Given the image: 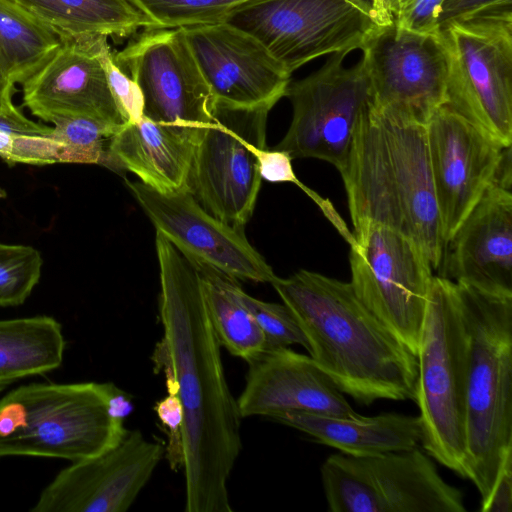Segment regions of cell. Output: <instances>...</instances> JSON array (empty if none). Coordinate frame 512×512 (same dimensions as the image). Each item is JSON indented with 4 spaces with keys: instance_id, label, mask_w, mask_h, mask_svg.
<instances>
[{
    "instance_id": "cell-1",
    "label": "cell",
    "mask_w": 512,
    "mask_h": 512,
    "mask_svg": "<svg viewBox=\"0 0 512 512\" xmlns=\"http://www.w3.org/2000/svg\"><path fill=\"white\" fill-rule=\"evenodd\" d=\"M163 336L152 353L178 394L186 512H232L228 480L242 449L241 415L224 372L197 265L156 232Z\"/></svg>"
},
{
    "instance_id": "cell-2",
    "label": "cell",
    "mask_w": 512,
    "mask_h": 512,
    "mask_svg": "<svg viewBox=\"0 0 512 512\" xmlns=\"http://www.w3.org/2000/svg\"><path fill=\"white\" fill-rule=\"evenodd\" d=\"M302 328L307 352L357 403L416 401L418 360L358 298L350 282L300 269L270 283Z\"/></svg>"
},
{
    "instance_id": "cell-3",
    "label": "cell",
    "mask_w": 512,
    "mask_h": 512,
    "mask_svg": "<svg viewBox=\"0 0 512 512\" xmlns=\"http://www.w3.org/2000/svg\"><path fill=\"white\" fill-rule=\"evenodd\" d=\"M339 173L354 229L376 224L394 230L414 241L438 270L445 243L425 125L370 107L358 122Z\"/></svg>"
},
{
    "instance_id": "cell-4",
    "label": "cell",
    "mask_w": 512,
    "mask_h": 512,
    "mask_svg": "<svg viewBox=\"0 0 512 512\" xmlns=\"http://www.w3.org/2000/svg\"><path fill=\"white\" fill-rule=\"evenodd\" d=\"M454 284L467 341L465 475L483 504L512 466V296Z\"/></svg>"
},
{
    "instance_id": "cell-5",
    "label": "cell",
    "mask_w": 512,
    "mask_h": 512,
    "mask_svg": "<svg viewBox=\"0 0 512 512\" xmlns=\"http://www.w3.org/2000/svg\"><path fill=\"white\" fill-rule=\"evenodd\" d=\"M131 398L110 382L30 383L0 398V458L80 461L128 433Z\"/></svg>"
},
{
    "instance_id": "cell-6",
    "label": "cell",
    "mask_w": 512,
    "mask_h": 512,
    "mask_svg": "<svg viewBox=\"0 0 512 512\" xmlns=\"http://www.w3.org/2000/svg\"><path fill=\"white\" fill-rule=\"evenodd\" d=\"M421 445L466 479L467 341L454 281L434 275L417 349Z\"/></svg>"
},
{
    "instance_id": "cell-7",
    "label": "cell",
    "mask_w": 512,
    "mask_h": 512,
    "mask_svg": "<svg viewBox=\"0 0 512 512\" xmlns=\"http://www.w3.org/2000/svg\"><path fill=\"white\" fill-rule=\"evenodd\" d=\"M331 512H464L462 492L415 447L369 456L336 453L320 468Z\"/></svg>"
},
{
    "instance_id": "cell-8",
    "label": "cell",
    "mask_w": 512,
    "mask_h": 512,
    "mask_svg": "<svg viewBox=\"0 0 512 512\" xmlns=\"http://www.w3.org/2000/svg\"><path fill=\"white\" fill-rule=\"evenodd\" d=\"M222 22L253 36L290 75L320 56L361 50L379 26L369 0H252Z\"/></svg>"
},
{
    "instance_id": "cell-9",
    "label": "cell",
    "mask_w": 512,
    "mask_h": 512,
    "mask_svg": "<svg viewBox=\"0 0 512 512\" xmlns=\"http://www.w3.org/2000/svg\"><path fill=\"white\" fill-rule=\"evenodd\" d=\"M348 243L356 295L417 355L434 277L429 259L411 239L376 224L354 229Z\"/></svg>"
},
{
    "instance_id": "cell-10",
    "label": "cell",
    "mask_w": 512,
    "mask_h": 512,
    "mask_svg": "<svg viewBox=\"0 0 512 512\" xmlns=\"http://www.w3.org/2000/svg\"><path fill=\"white\" fill-rule=\"evenodd\" d=\"M269 108L215 104L201 129L187 190L212 215L244 230L261 186L257 150L265 147Z\"/></svg>"
},
{
    "instance_id": "cell-11",
    "label": "cell",
    "mask_w": 512,
    "mask_h": 512,
    "mask_svg": "<svg viewBox=\"0 0 512 512\" xmlns=\"http://www.w3.org/2000/svg\"><path fill=\"white\" fill-rule=\"evenodd\" d=\"M449 77L444 105L502 147L512 143V21L455 23L440 32Z\"/></svg>"
},
{
    "instance_id": "cell-12",
    "label": "cell",
    "mask_w": 512,
    "mask_h": 512,
    "mask_svg": "<svg viewBox=\"0 0 512 512\" xmlns=\"http://www.w3.org/2000/svg\"><path fill=\"white\" fill-rule=\"evenodd\" d=\"M361 51L373 111L426 125L445 104L450 59L440 33L416 32L393 20L379 25Z\"/></svg>"
},
{
    "instance_id": "cell-13",
    "label": "cell",
    "mask_w": 512,
    "mask_h": 512,
    "mask_svg": "<svg viewBox=\"0 0 512 512\" xmlns=\"http://www.w3.org/2000/svg\"><path fill=\"white\" fill-rule=\"evenodd\" d=\"M347 53H334L315 72L289 83L290 126L275 147L292 157L314 158L343 167L362 115L371 107L362 60L345 66Z\"/></svg>"
},
{
    "instance_id": "cell-14",
    "label": "cell",
    "mask_w": 512,
    "mask_h": 512,
    "mask_svg": "<svg viewBox=\"0 0 512 512\" xmlns=\"http://www.w3.org/2000/svg\"><path fill=\"white\" fill-rule=\"evenodd\" d=\"M113 56L142 92L143 117L198 128L210 124L215 101L182 28L145 29Z\"/></svg>"
},
{
    "instance_id": "cell-15",
    "label": "cell",
    "mask_w": 512,
    "mask_h": 512,
    "mask_svg": "<svg viewBox=\"0 0 512 512\" xmlns=\"http://www.w3.org/2000/svg\"><path fill=\"white\" fill-rule=\"evenodd\" d=\"M126 183L156 232L195 264L236 280L271 283L276 278L244 230L216 218L187 189L161 192L140 181Z\"/></svg>"
},
{
    "instance_id": "cell-16",
    "label": "cell",
    "mask_w": 512,
    "mask_h": 512,
    "mask_svg": "<svg viewBox=\"0 0 512 512\" xmlns=\"http://www.w3.org/2000/svg\"><path fill=\"white\" fill-rule=\"evenodd\" d=\"M165 446L128 431L113 448L72 462L41 491L32 512H124L150 480Z\"/></svg>"
},
{
    "instance_id": "cell-17",
    "label": "cell",
    "mask_w": 512,
    "mask_h": 512,
    "mask_svg": "<svg viewBox=\"0 0 512 512\" xmlns=\"http://www.w3.org/2000/svg\"><path fill=\"white\" fill-rule=\"evenodd\" d=\"M425 126L441 236L446 244L494 182L505 147L446 105L436 110Z\"/></svg>"
},
{
    "instance_id": "cell-18",
    "label": "cell",
    "mask_w": 512,
    "mask_h": 512,
    "mask_svg": "<svg viewBox=\"0 0 512 512\" xmlns=\"http://www.w3.org/2000/svg\"><path fill=\"white\" fill-rule=\"evenodd\" d=\"M180 28L215 104L271 109L285 96L291 75L250 34L225 22Z\"/></svg>"
},
{
    "instance_id": "cell-19",
    "label": "cell",
    "mask_w": 512,
    "mask_h": 512,
    "mask_svg": "<svg viewBox=\"0 0 512 512\" xmlns=\"http://www.w3.org/2000/svg\"><path fill=\"white\" fill-rule=\"evenodd\" d=\"M106 36L60 40L56 51L22 85L23 104L53 123L85 117L116 127L128 123L108 85L100 50Z\"/></svg>"
},
{
    "instance_id": "cell-20",
    "label": "cell",
    "mask_w": 512,
    "mask_h": 512,
    "mask_svg": "<svg viewBox=\"0 0 512 512\" xmlns=\"http://www.w3.org/2000/svg\"><path fill=\"white\" fill-rule=\"evenodd\" d=\"M247 363L245 386L237 398L242 418L273 419L294 412L359 415L309 355L280 347L266 349Z\"/></svg>"
},
{
    "instance_id": "cell-21",
    "label": "cell",
    "mask_w": 512,
    "mask_h": 512,
    "mask_svg": "<svg viewBox=\"0 0 512 512\" xmlns=\"http://www.w3.org/2000/svg\"><path fill=\"white\" fill-rule=\"evenodd\" d=\"M438 276L512 296V192L493 182L446 242Z\"/></svg>"
},
{
    "instance_id": "cell-22",
    "label": "cell",
    "mask_w": 512,
    "mask_h": 512,
    "mask_svg": "<svg viewBox=\"0 0 512 512\" xmlns=\"http://www.w3.org/2000/svg\"><path fill=\"white\" fill-rule=\"evenodd\" d=\"M201 129L145 117L128 122L110 139L114 170L130 171L157 191L187 189Z\"/></svg>"
},
{
    "instance_id": "cell-23",
    "label": "cell",
    "mask_w": 512,
    "mask_h": 512,
    "mask_svg": "<svg viewBox=\"0 0 512 512\" xmlns=\"http://www.w3.org/2000/svg\"><path fill=\"white\" fill-rule=\"evenodd\" d=\"M273 420L353 456L410 450L422 440L420 417L400 413L341 417L294 412Z\"/></svg>"
},
{
    "instance_id": "cell-24",
    "label": "cell",
    "mask_w": 512,
    "mask_h": 512,
    "mask_svg": "<svg viewBox=\"0 0 512 512\" xmlns=\"http://www.w3.org/2000/svg\"><path fill=\"white\" fill-rule=\"evenodd\" d=\"M60 40L127 37L154 22L132 0H6Z\"/></svg>"
},
{
    "instance_id": "cell-25",
    "label": "cell",
    "mask_w": 512,
    "mask_h": 512,
    "mask_svg": "<svg viewBox=\"0 0 512 512\" xmlns=\"http://www.w3.org/2000/svg\"><path fill=\"white\" fill-rule=\"evenodd\" d=\"M65 347L62 325L51 316L0 320V388L59 368Z\"/></svg>"
},
{
    "instance_id": "cell-26",
    "label": "cell",
    "mask_w": 512,
    "mask_h": 512,
    "mask_svg": "<svg viewBox=\"0 0 512 512\" xmlns=\"http://www.w3.org/2000/svg\"><path fill=\"white\" fill-rule=\"evenodd\" d=\"M197 267L210 321L221 347L249 362L266 350V340L240 297L238 280L207 266Z\"/></svg>"
},
{
    "instance_id": "cell-27",
    "label": "cell",
    "mask_w": 512,
    "mask_h": 512,
    "mask_svg": "<svg viewBox=\"0 0 512 512\" xmlns=\"http://www.w3.org/2000/svg\"><path fill=\"white\" fill-rule=\"evenodd\" d=\"M60 39L25 12L0 0V65L22 84L56 51Z\"/></svg>"
},
{
    "instance_id": "cell-28",
    "label": "cell",
    "mask_w": 512,
    "mask_h": 512,
    "mask_svg": "<svg viewBox=\"0 0 512 512\" xmlns=\"http://www.w3.org/2000/svg\"><path fill=\"white\" fill-rule=\"evenodd\" d=\"M53 127L28 119L16 107L0 112V157L10 163H61L62 145L51 137Z\"/></svg>"
},
{
    "instance_id": "cell-29",
    "label": "cell",
    "mask_w": 512,
    "mask_h": 512,
    "mask_svg": "<svg viewBox=\"0 0 512 512\" xmlns=\"http://www.w3.org/2000/svg\"><path fill=\"white\" fill-rule=\"evenodd\" d=\"M51 137L61 143V163L100 164L114 169L109 154L111 137L121 128L85 117L53 122Z\"/></svg>"
},
{
    "instance_id": "cell-30",
    "label": "cell",
    "mask_w": 512,
    "mask_h": 512,
    "mask_svg": "<svg viewBox=\"0 0 512 512\" xmlns=\"http://www.w3.org/2000/svg\"><path fill=\"white\" fill-rule=\"evenodd\" d=\"M155 28H180L222 22L234 9L252 0H132Z\"/></svg>"
},
{
    "instance_id": "cell-31",
    "label": "cell",
    "mask_w": 512,
    "mask_h": 512,
    "mask_svg": "<svg viewBox=\"0 0 512 512\" xmlns=\"http://www.w3.org/2000/svg\"><path fill=\"white\" fill-rule=\"evenodd\" d=\"M42 265L34 247L0 242V307L23 304L40 280Z\"/></svg>"
},
{
    "instance_id": "cell-32",
    "label": "cell",
    "mask_w": 512,
    "mask_h": 512,
    "mask_svg": "<svg viewBox=\"0 0 512 512\" xmlns=\"http://www.w3.org/2000/svg\"><path fill=\"white\" fill-rule=\"evenodd\" d=\"M240 297L262 330L266 349L300 345L307 350L306 336L288 306L259 300L242 288Z\"/></svg>"
},
{
    "instance_id": "cell-33",
    "label": "cell",
    "mask_w": 512,
    "mask_h": 512,
    "mask_svg": "<svg viewBox=\"0 0 512 512\" xmlns=\"http://www.w3.org/2000/svg\"><path fill=\"white\" fill-rule=\"evenodd\" d=\"M512 21V0H444L437 18L438 33L455 23Z\"/></svg>"
},
{
    "instance_id": "cell-34",
    "label": "cell",
    "mask_w": 512,
    "mask_h": 512,
    "mask_svg": "<svg viewBox=\"0 0 512 512\" xmlns=\"http://www.w3.org/2000/svg\"><path fill=\"white\" fill-rule=\"evenodd\" d=\"M100 57L109 88L117 105L129 122L138 121L143 117L144 107L143 95L139 86L116 64L107 40L101 46Z\"/></svg>"
},
{
    "instance_id": "cell-35",
    "label": "cell",
    "mask_w": 512,
    "mask_h": 512,
    "mask_svg": "<svg viewBox=\"0 0 512 512\" xmlns=\"http://www.w3.org/2000/svg\"><path fill=\"white\" fill-rule=\"evenodd\" d=\"M154 410L168 437L164 456L170 468L176 471L183 467L182 426L184 410L178 394L174 391H167L166 396L156 401Z\"/></svg>"
},
{
    "instance_id": "cell-36",
    "label": "cell",
    "mask_w": 512,
    "mask_h": 512,
    "mask_svg": "<svg viewBox=\"0 0 512 512\" xmlns=\"http://www.w3.org/2000/svg\"><path fill=\"white\" fill-rule=\"evenodd\" d=\"M444 0H395L394 20L404 28L439 34L437 18Z\"/></svg>"
},
{
    "instance_id": "cell-37",
    "label": "cell",
    "mask_w": 512,
    "mask_h": 512,
    "mask_svg": "<svg viewBox=\"0 0 512 512\" xmlns=\"http://www.w3.org/2000/svg\"><path fill=\"white\" fill-rule=\"evenodd\" d=\"M482 512L512 511V466L507 467L498 477L488 499L481 504Z\"/></svg>"
},
{
    "instance_id": "cell-38",
    "label": "cell",
    "mask_w": 512,
    "mask_h": 512,
    "mask_svg": "<svg viewBox=\"0 0 512 512\" xmlns=\"http://www.w3.org/2000/svg\"><path fill=\"white\" fill-rule=\"evenodd\" d=\"M14 83L7 77L0 65V112L6 111L14 106L12 95L15 91Z\"/></svg>"
},
{
    "instance_id": "cell-39",
    "label": "cell",
    "mask_w": 512,
    "mask_h": 512,
    "mask_svg": "<svg viewBox=\"0 0 512 512\" xmlns=\"http://www.w3.org/2000/svg\"><path fill=\"white\" fill-rule=\"evenodd\" d=\"M4 389L0 388V393L3 391Z\"/></svg>"
}]
</instances>
